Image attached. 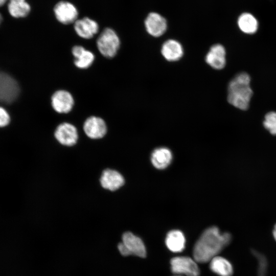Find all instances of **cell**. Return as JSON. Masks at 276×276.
I'll use <instances>...</instances> for the list:
<instances>
[{
  "mask_svg": "<svg viewBox=\"0 0 276 276\" xmlns=\"http://www.w3.org/2000/svg\"><path fill=\"white\" fill-rule=\"evenodd\" d=\"M232 236L227 232L221 233L216 226L206 228L196 242L193 250L194 260L199 263L210 261L231 242Z\"/></svg>",
  "mask_w": 276,
  "mask_h": 276,
  "instance_id": "cell-1",
  "label": "cell"
},
{
  "mask_svg": "<svg viewBox=\"0 0 276 276\" xmlns=\"http://www.w3.org/2000/svg\"><path fill=\"white\" fill-rule=\"evenodd\" d=\"M250 82V77L245 72L238 74L231 80L227 88V100L231 105L243 110L248 109L252 95Z\"/></svg>",
  "mask_w": 276,
  "mask_h": 276,
  "instance_id": "cell-2",
  "label": "cell"
},
{
  "mask_svg": "<svg viewBox=\"0 0 276 276\" xmlns=\"http://www.w3.org/2000/svg\"><path fill=\"white\" fill-rule=\"evenodd\" d=\"M97 47L99 52L107 58H112L117 54L120 46V40L116 32L106 28L97 38Z\"/></svg>",
  "mask_w": 276,
  "mask_h": 276,
  "instance_id": "cell-3",
  "label": "cell"
},
{
  "mask_svg": "<svg viewBox=\"0 0 276 276\" xmlns=\"http://www.w3.org/2000/svg\"><path fill=\"white\" fill-rule=\"evenodd\" d=\"M19 93L17 81L8 74L0 71V102L11 104L17 99Z\"/></svg>",
  "mask_w": 276,
  "mask_h": 276,
  "instance_id": "cell-4",
  "label": "cell"
},
{
  "mask_svg": "<svg viewBox=\"0 0 276 276\" xmlns=\"http://www.w3.org/2000/svg\"><path fill=\"white\" fill-rule=\"evenodd\" d=\"M196 262L187 256L174 257L170 260L171 270L176 274L199 276L200 270Z\"/></svg>",
  "mask_w": 276,
  "mask_h": 276,
  "instance_id": "cell-5",
  "label": "cell"
},
{
  "mask_svg": "<svg viewBox=\"0 0 276 276\" xmlns=\"http://www.w3.org/2000/svg\"><path fill=\"white\" fill-rule=\"evenodd\" d=\"M74 99L68 91L59 89L55 91L51 97V105L53 109L59 113H67L73 109Z\"/></svg>",
  "mask_w": 276,
  "mask_h": 276,
  "instance_id": "cell-6",
  "label": "cell"
},
{
  "mask_svg": "<svg viewBox=\"0 0 276 276\" xmlns=\"http://www.w3.org/2000/svg\"><path fill=\"white\" fill-rule=\"evenodd\" d=\"M54 136L60 144L67 146L76 144L78 139L76 127L67 122L62 123L56 127Z\"/></svg>",
  "mask_w": 276,
  "mask_h": 276,
  "instance_id": "cell-7",
  "label": "cell"
},
{
  "mask_svg": "<svg viewBox=\"0 0 276 276\" xmlns=\"http://www.w3.org/2000/svg\"><path fill=\"white\" fill-rule=\"evenodd\" d=\"M54 12L56 19L62 24L68 25L77 20L78 11L72 3L61 1L54 7Z\"/></svg>",
  "mask_w": 276,
  "mask_h": 276,
  "instance_id": "cell-8",
  "label": "cell"
},
{
  "mask_svg": "<svg viewBox=\"0 0 276 276\" xmlns=\"http://www.w3.org/2000/svg\"><path fill=\"white\" fill-rule=\"evenodd\" d=\"M85 134L91 139H100L107 132V126L104 120L100 117L90 116L87 118L83 124Z\"/></svg>",
  "mask_w": 276,
  "mask_h": 276,
  "instance_id": "cell-9",
  "label": "cell"
},
{
  "mask_svg": "<svg viewBox=\"0 0 276 276\" xmlns=\"http://www.w3.org/2000/svg\"><path fill=\"white\" fill-rule=\"evenodd\" d=\"M122 243L127 250L129 255L145 258L147 250L143 240L130 232H125L122 236Z\"/></svg>",
  "mask_w": 276,
  "mask_h": 276,
  "instance_id": "cell-10",
  "label": "cell"
},
{
  "mask_svg": "<svg viewBox=\"0 0 276 276\" xmlns=\"http://www.w3.org/2000/svg\"><path fill=\"white\" fill-rule=\"evenodd\" d=\"M145 26L148 34L156 37L162 36L167 28L165 18L155 12H151L148 14L145 21Z\"/></svg>",
  "mask_w": 276,
  "mask_h": 276,
  "instance_id": "cell-11",
  "label": "cell"
},
{
  "mask_svg": "<svg viewBox=\"0 0 276 276\" xmlns=\"http://www.w3.org/2000/svg\"><path fill=\"white\" fill-rule=\"evenodd\" d=\"M77 34L83 39H89L99 31V25L94 20L88 17L77 19L74 25Z\"/></svg>",
  "mask_w": 276,
  "mask_h": 276,
  "instance_id": "cell-12",
  "label": "cell"
},
{
  "mask_svg": "<svg viewBox=\"0 0 276 276\" xmlns=\"http://www.w3.org/2000/svg\"><path fill=\"white\" fill-rule=\"evenodd\" d=\"M100 181L101 186L104 189L111 191L119 189L125 182L124 177L121 173L110 169H106L102 172Z\"/></svg>",
  "mask_w": 276,
  "mask_h": 276,
  "instance_id": "cell-13",
  "label": "cell"
},
{
  "mask_svg": "<svg viewBox=\"0 0 276 276\" xmlns=\"http://www.w3.org/2000/svg\"><path fill=\"white\" fill-rule=\"evenodd\" d=\"M226 52L220 44L212 46L206 55L205 61L210 66L216 70L222 69L226 64Z\"/></svg>",
  "mask_w": 276,
  "mask_h": 276,
  "instance_id": "cell-14",
  "label": "cell"
},
{
  "mask_svg": "<svg viewBox=\"0 0 276 276\" xmlns=\"http://www.w3.org/2000/svg\"><path fill=\"white\" fill-rule=\"evenodd\" d=\"M72 53L74 57V63L80 69H86L93 63L95 57L94 53L80 45L74 46Z\"/></svg>",
  "mask_w": 276,
  "mask_h": 276,
  "instance_id": "cell-15",
  "label": "cell"
},
{
  "mask_svg": "<svg viewBox=\"0 0 276 276\" xmlns=\"http://www.w3.org/2000/svg\"><path fill=\"white\" fill-rule=\"evenodd\" d=\"M161 53L167 60L176 61L182 57L183 50L181 44L178 41L169 39L162 45Z\"/></svg>",
  "mask_w": 276,
  "mask_h": 276,
  "instance_id": "cell-16",
  "label": "cell"
},
{
  "mask_svg": "<svg viewBox=\"0 0 276 276\" xmlns=\"http://www.w3.org/2000/svg\"><path fill=\"white\" fill-rule=\"evenodd\" d=\"M165 243L171 251L180 252L185 248L186 238L182 232L178 229H173L167 233Z\"/></svg>",
  "mask_w": 276,
  "mask_h": 276,
  "instance_id": "cell-17",
  "label": "cell"
},
{
  "mask_svg": "<svg viewBox=\"0 0 276 276\" xmlns=\"http://www.w3.org/2000/svg\"><path fill=\"white\" fill-rule=\"evenodd\" d=\"M210 268L219 276H232L234 273L231 263L226 259L218 256L211 260Z\"/></svg>",
  "mask_w": 276,
  "mask_h": 276,
  "instance_id": "cell-18",
  "label": "cell"
},
{
  "mask_svg": "<svg viewBox=\"0 0 276 276\" xmlns=\"http://www.w3.org/2000/svg\"><path fill=\"white\" fill-rule=\"evenodd\" d=\"M172 158L171 151L165 147L155 149L151 154V160L153 165L157 169H163L170 164Z\"/></svg>",
  "mask_w": 276,
  "mask_h": 276,
  "instance_id": "cell-19",
  "label": "cell"
},
{
  "mask_svg": "<svg viewBox=\"0 0 276 276\" xmlns=\"http://www.w3.org/2000/svg\"><path fill=\"white\" fill-rule=\"evenodd\" d=\"M8 9L12 17L20 18L27 16L30 11L31 7L25 0H10Z\"/></svg>",
  "mask_w": 276,
  "mask_h": 276,
  "instance_id": "cell-20",
  "label": "cell"
},
{
  "mask_svg": "<svg viewBox=\"0 0 276 276\" xmlns=\"http://www.w3.org/2000/svg\"><path fill=\"white\" fill-rule=\"evenodd\" d=\"M238 25L243 32L249 34L255 33L258 28L257 20L252 14L248 13H244L239 16Z\"/></svg>",
  "mask_w": 276,
  "mask_h": 276,
  "instance_id": "cell-21",
  "label": "cell"
},
{
  "mask_svg": "<svg viewBox=\"0 0 276 276\" xmlns=\"http://www.w3.org/2000/svg\"><path fill=\"white\" fill-rule=\"evenodd\" d=\"M252 253L257 259L258 262V276H267L268 269V262L266 257L262 254L256 250H253Z\"/></svg>",
  "mask_w": 276,
  "mask_h": 276,
  "instance_id": "cell-22",
  "label": "cell"
},
{
  "mask_svg": "<svg viewBox=\"0 0 276 276\" xmlns=\"http://www.w3.org/2000/svg\"><path fill=\"white\" fill-rule=\"evenodd\" d=\"M264 127L272 135H276V112H268L263 122Z\"/></svg>",
  "mask_w": 276,
  "mask_h": 276,
  "instance_id": "cell-23",
  "label": "cell"
},
{
  "mask_svg": "<svg viewBox=\"0 0 276 276\" xmlns=\"http://www.w3.org/2000/svg\"><path fill=\"white\" fill-rule=\"evenodd\" d=\"M10 122V115L5 108L0 106V128L7 126Z\"/></svg>",
  "mask_w": 276,
  "mask_h": 276,
  "instance_id": "cell-24",
  "label": "cell"
},
{
  "mask_svg": "<svg viewBox=\"0 0 276 276\" xmlns=\"http://www.w3.org/2000/svg\"><path fill=\"white\" fill-rule=\"evenodd\" d=\"M272 234H273V238L275 241H276V224H275L274 226V228L272 232Z\"/></svg>",
  "mask_w": 276,
  "mask_h": 276,
  "instance_id": "cell-25",
  "label": "cell"
},
{
  "mask_svg": "<svg viewBox=\"0 0 276 276\" xmlns=\"http://www.w3.org/2000/svg\"><path fill=\"white\" fill-rule=\"evenodd\" d=\"M7 1V0H0V7L4 5Z\"/></svg>",
  "mask_w": 276,
  "mask_h": 276,
  "instance_id": "cell-26",
  "label": "cell"
},
{
  "mask_svg": "<svg viewBox=\"0 0 276 276\" xmlns=\"http://www.w3.org/2000/svg\"><path fill=\"white\" fill-rule=\"evenodd\" d=\"M2 19H3V17L1 14L0 13V24L2 22Z\"/></svg>",
  "mask_w": 276,
  "mask_h": 276,
  "instance_id": "cell-27",
  "label": "cell"
},
{
  "mask_svg": "<svg viewBox=\"0 0 276 276\" xmlns=\"http://www.w3.org/2000/svg\"><path fill=\"white\" fill-rule=\"evenodd\" d=\"M176 276H181V275H176Z\"/></svg>",
  "mask_w": 276,
  "mask_h": 276,
  "instance_id": "cell-28",
  "label": "cell"
}]
</instances>
